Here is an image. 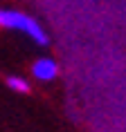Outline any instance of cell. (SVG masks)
I'll return each instance as SVG.
<instances>
[{"label": "cell", "mask_w": 126, "mask_h": 132, "mask_svg": "<svg viewBox=\"0 0 126 132\" xmlns=\"http://www.w3.org/2000/svg\"><path fill=\"white\" fill-rule=\"evenodd\" d=\"M32 76L36 81H41V83L54 81L59 76V63L54 58H50V56H43L38 61H34V65H32Z\"/></svg>", "instance_id": "obj_2"}, {"label": "cell", "mask_w": 126, "mask_h": 132, "mask_svg": "<svg viewBox=\"0 0 126 132\" xmlns=\"http://www.w3.org/2000/svg\"><path fill=\"white\" fill-rule=\"evenodd\" d=\"M0 29H11V31H18V34L27 36L29 40H34L36 45H47V34L45 29L38 25V22L32 18V16L23 14V11H16V9H0Z\"/></svg>", "instance_id": "obj_1"}, {"label": "cell", "mask_w": 126, "mask_h": 132, "mask_svg": "<svg viewBox=\"0 0 126 132\" xmlns=\"http://www.w3.org/2000/svg\"><path fill=\"white\" fill-rule=\"evenodd\" d=\"M5 83H7V87L11 92H18V94H27V92L32 90V85H29V81L25 76H14V74H11V76H7Z\"/></svg>", "instance_id": "obj_3"}]
</instances>
